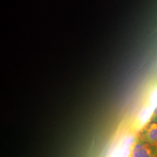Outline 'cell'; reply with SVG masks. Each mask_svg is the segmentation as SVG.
<instances>
[{
  "label": "cell",
  "instance_id": "cell-2",
  "mask_svg": "<svg viewBox=\"0 0 157 157\" xmlns=\"http://www.w3.org/2000/svg\"><path fill=\"white\" fill-rule=\"evenodd\" d=\"M130 157H157V146L137 140L133 144Z\"/></svg>",
  "mask_w": 157,
  "mask_h": 157
},
{
  "label": "cell",
  "instance_id": "cell-3",
  "mask_svg": "<svg viewBox=\"0 0 157 157\" xmlns=\"http://www.w3.org/2000/svg\"><path fill=\"white\" fill-rule=\"evenodd\" d=\"M150 121H153V122H156L157 123V105L155 108L154 111H153V113L151 115V117Z\"/></svg>",
  "mask_w": 157,
  "mask_h": 157
},
{
  "label": "cell",
  "instance_id": "cell-1",
  "mask_svg": "<svg viewBox=\"0 0 157 157\" xmlns=\"http://www.w3.org/2000/svg\"><path fill=\"white\" fill-rule=\"evenodd\" d=\"M137 140L157 146V123L150 121L140 129Z\"/></svg>",
  "mask_w": 157,
  "mask_h": 157
}]
</instances>
